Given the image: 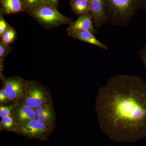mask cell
<instances>
[{
	"label": "cell",
	"mask_w": 146,
	"mask_h": 146,
	"mask_svg": "<svg viewBox=\"0 0 146 146\" xmlns=\"http://www.w3.org/2000/svg\"><path fill=\"white\" fill-rule=\"evenodd\" d=\"M100 127L112 141L132 143L146 138V82L117 75L100 89L96 100Z\"/></svg>",
	"instance_id": "1"
},
{
	"label": "cell",
	"mask_w": 146,
	"mask_h": 146,
	"mask_svg": "<svg viewBox=\"0 0 146 146\" xmlns=\"http://www.w3.org/2000/svg\"><path fill=\"white\" fill-rule=\"evenodd\" d=\"M108 22L115 26L128 25L139 11L145 9L146 0H103Z\"/></svg>",
	"instance_id": "2"
},
{
	"label": "cell",
	"mask_w": 146,
	"mask_h": 146,
	"mask_svg": "<svg viewBox=\"0 0 146 146\" xmlns=\"http://www.w3.org/2000/svg\"><path fill=\"white\" fill-rule=\"evenodd\" d=\"M27 13L47 29L54 28L62 25H70L73 22L72 18L64 16L58 10L57 8L48 3Z\"/></svg>",
	"instance_id": "3"
},
{
	"label": "cell",
	"mask_w": 146,
	"mask_h": 146,
	"mask_svg": "<svg viewBox=\"0 0 146 146\" xmlns=\"http://www.w3.org/2000/svg\"><path fill=\"white\" fill-rule=\"evenodd\" d=\"M31 108L52 104L50 93L39 82L28 81L25 95L21 102Z\"/></svg>",
	"instance_id": "4"
},
{
	"label": "cell",
	"mask_w": 146,
	"mask_h": 146,
	"mask_svg": "<svg viewBox=\"0 0 146 146\" xmlns=\"http://www.w3.org/2000/svg\"><path fill=\"white\" fill-rule=\"evenodd\" d=\"M54 126L48 125L37 118L18 125L14 132L27 138L46 141L54 130Z\"/></svg>",
	"instance_id": "5"
},
{
	"label": "cell",
	"mask_w": 146,
	"mask_h": 146,
	"mask_svg": "<svg viewBox=\"0 0 146 146\" xmlns=\"http://www.w3.org/2000/svg\"><path fill=\"white\" fill-rule=\"evenodd\" d=\"M3 87L8 95L9 104H15L21 102L25 92L28 80L21 77L6 78L2 76Z\"/></svg>",
	"instance_id": "6"
},
{
	"label": "cell",
	"mask_w": 146,
	"mask_h": 146,
	"mask_svg": "<svg viewBox=\"0 0 146 146\" xmlns=\"http://www.w3.org/2000/svg\"><path fill=\"white\" fill-rule=\"evenodd\" d=\"M90 13L97 29L100 28L108 22L105 10L103 0H91Z\"/></svg>",
	"instance_id": "7"
},
{
	"label": "cell",
	"mask_w": 146,
	"mask_h": 146,
	"mask_svg": "<svg viewBox=\"0 0 146 146\" xmlns=\"http://www.w3.org/2000/svg\"><path fill=\"white\" fill-rule=\"evenodd\" d=\"M93 23V19L90 13L80 15L75 21L69 25L67 28L68 35L70 36L73 33L80 31H86L96 34L97 31Z\"/></svg>",
	"instance_id": "8"
},
{
	"label": "cell",
	"mask_w": 146,
	"mask_h": 146,
	"mask_svg": "<svg viewBox=\"0 0 146 146\" xmlns=\"http://www.w3.org/2000/svg\"><path fill=\"white\" fill-rule=\"evenodd\" d=\"M35 110L26 105L19 103L13 104V116L17 125L36 118Z\"/></svg>",
	"instance_id": "9"
},
{
	"label": "cell",
	"mask_w": 146,
	"mask_h": 146,
	"mask_svg": "<svg viewBox=\"0 0 146 146\" xmlns=\"http://www.w3.org/2000/svg\"><path fill=\"white\" fill-rule=\"evenodd\" d=\"M1 12L4 15H9L27 12L23 0H0Z\"/></svg>",
	"instance_id": "10"
},
{
	"label": "cell",
	"mask_w": 146,
	"mask_h": 146,
	"mask_svg": "<svg viewBox=\"0 0 146 146\" xmlns=\"http://www.w3.org/2000/svg\"><path fill=\"white\" fill-rule=\"evenodd\" d=\"M35 110L36 118L46 124L54 126L56 114L52 104L41 106Z\"/></svg>",
	"instance_id": "11"
},
{
	"label": "cell",
	"mask_w": 146,
	"mask_h": 146,
	"mask_svg": "<svg viewBox=\"0 0 146 146\" xmlns=\"http://www.w3.org/2000/svg\"><path fill=\"white\" fill-rule=\"evenodd\" d=\"M74 39L86 42L100 48L104 50L108 49L107 45L98 40L94 35V33L86 31H80L73 33L70 35Z\"/></svg>",
	"instance_id": "12"
},
{
	"label": "cell",
	"mask_w": 146,
	"mask_h": 146,
	"mask_svg": "<svg viewBox=\"0 0 146 146\" xmlns=\"http://www.w3.org/2000/svg\"><path fill=\"white\" fill-rule=\"evenodd\" d=\"M71 9L77 16L90 13V3L85 0H70Z\"/></svg>",
	"instance_id": "13"
},
{
	"label": "cell",
	"mask_w": 146,
	"mask_h": 146,
	"mask_svg": "<svg viewBox=\"0 0 146 146\" xmlns=\"http://www.w3.org/2000/svg\"><path fill=\"white\" fill-rule=\"evenodd\" d=\"M17 126L13 115H10L2 119L0 123V129L1 131L5 130L14 132Z\"/></svg>",
	"instance_id": "14"
},
{
	"label": "cell",
	"mask_w": 146,
	"mask_h": 146,
	"mask_svg": "<svg viewBox=\"0 0 146 146\" xmlns=\"http://www.w3.org/2000/svg\"><path fill=\"white\" fill-rule=\"evenodd\" d=\"M16 36L15 29L10 26L8 29L1 36V42L5 44L9 45L15 41Z\"/></svg>",
	"instance_id": "15"
},
{
	"label": "cell",
	"mask_w": 146,
	"mask_h": 146,
	"mask_svg": "<svg viewBox=\"0 0 146 146\" xmlns=\"http://www.w3.org/2000/svg\"><path fill=\"white\" fill-rule=\"evenodd\" d=\"M27 9V12L38 8L46 3L45 0H23Z\"/></svg>",
	"instance_id": "16"
},
{
	"label": "cell",
	"mask_w": 146,
	"mask_h": 146,
	"mask_svg": "<svg viewBox=\"0 0 146 146\" xmlns=\"http://www.w3.org/2000/svg\"><path fill=\"white\" fill-rule=\"evenodd\" d=\"M11 50V48L9 45L5 44L2 42H0V65L1 70L3 68V63L5 58Z\"/></svg>",
	"instance_id": "17"
},
{
	"label": "cell",
	"mask_w": 146,
	"mask_h": 146,
	"mask_svg": "<svg viewBox=\"0 0 146 146\" xmlns=\"http://www.w3.org/2000/svg\"><path fill=\"white\" fill-rule=\"evenodd\" d=\"M13 104L2 105L0 106V117L2 119L13 115Z\"/></svg>",
	"instance_id": "18"
},
{
	"label": "cell",
	"mask_w": 146,
	"mask_h": 146,
	"mask_svg": "<svg viewBox=\"0 0 146 146\" xmlns=\"http://www.w3.org/2000/svg\"><path fill=\"white\" fill-rule=\"evenodd\" d=\"M4 15L2 12H0V36H1L10 27L4 18Z\"/></svg>",
	"instance_id": "19"
},
{
	"label": "cell",
	"mask_w": 146,
	"mask_h": 146,
	"mask_svg": "<svg viewBox=\"0 0 146 146\" xmlns=\"http://www.w3.org/2000/svg\"><path fill=\"white\" fill-rule=\"evenodd\" d=\"M0 104L1 105L10 104L7 92L3 87L0 90Z\"/></svg>",
	"instance_id": "20"
},
{
	"label": "cell",
	"mask_w": 146,
	"mask_h": 146,
	"mask_svg": "<svg viewBox=\"0 0 146 146\" xmlns=\"http://www.w3.org/2000/svg\"><path fill=\"white\" fill-rule=\"evenodd\" d=\"M138 56L143 61L146 69V44L143 46L140 50Z\"/></svg>",
	"instance_id": "21"
},
{
	"label": "cell",
	"mask_w": 146,
	"mask_h": 146,
	"mask_svg": "<svg viewBox=\"0 0 146 146\" xmlns=\"http://www.w3.org/2000/svg\"><path fill=\"white\" fill-rule=\"evenodd\" d=\"M46 2L50 5L53 6L57 8L59 0H45Z\"/></svg>",
	"instance_id": "22"
},
{
	"label": "cell",
	"mask_w": 146,
	"mask_h": 146,
	"mask_svg": "<svg viewBox=\"0 0 146 146\" xmlns=\"http://www.w3.org/2000/svg\"><path fill=\"white\" fill-rule=\"evenodd\" d=\"M85 1H87L89 2V3H90L91 0H85Z\"/></svg>",
	"instance_id": "23"
},
{
	"label": "cell",
	"mask_w": 146,
	"mask_h": 146,
	"mask_svg": "<svg viewBox=\"0 0 146 146\" xmlns=\"http://www.w3.org/2000/svg\"><path fill=\"white\" fill-rule=\"evenodd\" d=\"M145 10L146 11V5H145Z\"/></svg>",
	"instance_id": "24"
}]
</instances>
